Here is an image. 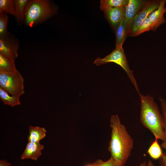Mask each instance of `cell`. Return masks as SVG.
Instances as JSON below:
<instances>
[{"label": "cell", "instance_id": "obj_23", "mask_svg": "<svg viewBox=\"0 0 166 166\" xmlns=\"http://www.w3.org/2000/svg\"><path fill=\"white\" fill-rule=\"evenodd\" d=\"M136 166H155V165L152 161L149 160L147 162L146 160H144Z\"/></svg>", "mask_w": 166, "mask_h": 166}, {"label": "cell", "instance_id": "obj_9", "mask_svg": "<svg viewBox=\"0 0 166 166\" xmlns=\"http://www.w3.org/2000/svg\"><path fill=\"white\" fill-rule=\"evenodd\" d=\"M148 1L142 0H128L125 6L124 14V20L127 30L135 15Z\"/></svg>", "mask_w": 166, "mask_h": 166}, {"label": "cell", "instance_id": "obj_19", "mask_svg": "<svg viewBox=\"0 0 166 166\" xmlns=\"http://www.w3.org/2000/svg\"><path fill=\"white\" fill-rule=\"evenodd\" d=\"M128 0H101L100 8L102 11L108 8L124 6Z\"/></svg>", "mask_w": 166, "mask_h": 166}, {"label": "cell", "instance_id": "obj_4", "mask_svg": "<svg viewBox=\"0 0 166 166\" xmlns=\"http://www.w3.org/2000/svg\"><path fill=\"white\" fill-rule=\"evenodd\" d=\"M109 62H113L118 65L125 71L138 93L140 95V93L137 82L133 76V71L130 69L122 46L116 47L115 49L110 54L102 58L99 57L97 58L93 63L96 65L99 66Z\"/></svg>", "mask_w": 166, "mask_h": 166}, {"label": "cell", "instance_id": "obj_17", "mask_svg": "<svg viewBox=\"0 0 166 166\" xmlns=\"http://www.w3.org/2000/svg\"><path fill=\"white\" fill-rule=\"evenodd\" d=\"M158 139L155 137L148 149L147 152L150 157L155 160L159 159L163 154L161 147L158 143Z\"/></svg>", "mask_w": 166, "mask_h": 166}, {"label": "cell", "instance_id": "obj_7", "mask_svg": "<svg viewBox=\"0 0 166 166\" xmlns=\"http://www.w3.org/2000/svg\"><path fill=\"white\" fill-rule=\"evenodd\" d=\"M160 1H148L135 15L127 31V35L133 37L143 21L159 7Z\"/></svg>", "mask_w": 166, "mask_h": 166}, {"label": "cell", "instance_id": "obj_8", "mask_svg": "<svg viewBox=\"0 0 166 166\" xmlns=\"http://www.w3.org/2000/svg\"><path fill=\"white\" fill-rule=\"evenodd\" d=\"M18 39L9 34L0 38V54L14 61L18 57Z\"/></svg>", "mask_w": 166, "mask_h": 166}, {"label": "cell", "instance_id": "obj_20", "mask_svg": "<svg viewBox=\"0 0 166 166\" xmlns=\"http://www.w3.org/2000/svg\"><path fill=\"white\" fill-rule=\"evenodd\" d=\"M8 14L15 16V14L14 0H0V13Z\"/></svg>", "mask_w": 166, "mask_h": 166}, {"label": "cell", "instance_id": "obj_3", "mask_svg": "<svg viewBox=\"0 0 166 166\" xmlns=\"http://www.w3.org/2000/svg\"><path fill=\"white\" fill-rule=\"evenodd\" d=\"M56 7L48 0H31L25 11L24 22L30 27L43 22L55 14Z\"/></svg>", "mask_w": 166, "mask_h": 166}, {"label": "cell", "instance_id": "obj_14", "mask_svg": "<svg viewBox=\"0 0 166 166\" xmlns=\"http://www.w3.org/2000/svg\"><path fill=\"white\" fill-rule=\"evenodd\" d=\"M159 100L160 103L161 112L164 121V129L166 135V101L163 97H160ZM161 148L166 150L159 159V166H166V140L163 141L161 144Z\"/></svg>", "mask_w": 166, "mask_h": 166}, {"label": "cell", "instance_id": "obj_6", "mask_svg": "<svg viewBox=\"0 0 166 166\" xmlns=\"http://www.w3.org/2000/svg\"><path fill=\"white\" fill-rule=\"evenodd\" d=\"M166 0L160 1L159 8L151 13L142 22L133 36L151 30H156L160 25L164 23L166 20L164 16L166 12L165 4Z\"/></svg>", "mask_w": 166, "mask_h": 166}, {"label": "cell", "instance_id": "obj_24", "mask_svg": "<svg viewBox=\"0 0 166 166\" xmlns=\"http://www.w3.org/2000/svg\"><path fill=\"white\" fill-rule=\"evenodd\" d=\"M0 166H11V165L6 160H2L0 161Z\"/></svg>", "mask_w": 166, "mask_h": 166}, {"label": "cell", "instance_id": "obj_21", "mask_svg": "<svg viewBox=\"0 0 166 166\" xmlns=\"http://www.w3.org/2000/svg\"><path fill=\"white\" fill-rule=\"evenodd\" d=\"M8 19L9 16L7 14L0 13V38H4L9 34L7 29Z\"/></svg>", "mask_w": 166, "mask_h": 166}, {"label": "cell", "instance_id": "obj_5", "mask_svg": "<svg viewBox=\"0 0 166 166\" xmlns=\"http://www.w3.org/2000/svg\"><path fill=\"white\" fill-rule=\"evenodd\" d=\"M0 88L10 95L20 97L25 93L24 78L18 70L0 71Z\"/></svg>", "mask_w": 166, "mask_h": 166}, {"label": "cell", "instance_id": "obj_1", "mask_svg": "<svg viewBox=\"0 0 166 166\" xmlns=\"http://www.w3.org/2000/svg\"><path fill=\"white\" fill-rule=\"evenodd\" d=\"M111 138L108 150L119 166H124L131 155L134 146L133 138L117 115L111 116Z\"/></svg>", "mask_w": 166, "mask_h": 166}, {"label": "cell", "instance_id": "obj_16", "mask_svg": "<svg viewBox=\"0 0 166 166\" xmlns=\"http://www.w3.org/2000/svg\"><path fill=\"white\" fill-rule=\"evenodd\" d=\"M0 98L4 104L12 107L19 105L21 104L20 97L10 95L0 88Z\"/></svg>", "mask_w": 166, "mask_h": 166}, {"label": "cell", "instance_id": "obj_2", "mask_svg": "<svg viewBox=\"0 0 166 166\" xmlns=\"http://www.w3.org/2000/svg\"><path fill=\"white\" fill-rule=\"evenodd\" d=\"M140 101V121L155 137L162 141L166 140L164 119L161 112L154 100L149 95H139Z\"/></svg>", "mask_w": 166, "mask_h": 166}, {"label": "cell", "instance_id": "obj_22", "mask_svg": "<svg viewBox=\"0 0 166 166\" xmlns=\"http://www.w3.org/2000/svg\"><path fill=\"white\" fill-rule=\"evenodd\" d=\"M85 166H119L114 159L112 157L107 160L104 161L101 159L88 164Z\"/></svg>", "mask_w": 166, "mask_h": 166}, {"label": "cell", "instance_id": "obj_10", "mask_svg": "<svg viewBox=\"0 0 166 166\" xmlns=\"http://www.w3.org/2000/svg\"><path fill=\"white\" fill-rule=\"evenodd\" d=\"M103 11L106 17L115 30L124 18L125 6L108 8Z\"/></svg>", "mask_w": 166, "mask_h": 166}, {"label": "cell", "instance_id": "obj_18", "mask_svg": "<svg viewBox=\"0 0 166 166\" xmlns=\"http://www.w3.org/2000/svg\"><path fill=\"white\" fill-rule=\"evenodd\" d=\"M17 70L14 61L0 54V71L8 72Z\"/></svg>", "mask_w": 166, "mask_h": 166}, {"label": "cell", "instance_id": "obj_13", "mask_svg": "<svg viewBox=\"0 0 166 166\" xmlns=\"http://www.w3.org/2000/svg\"><path fill=\"white\" fill-rule=\"evenodd\" d=\"M127 30L124 18L114 30L116 34V47L122 46L128 36Z\"/></svg>", "mask_w": 166, "mask_h": 166}, {"label": "cell", "instance_id": "obj_15", "mask_svg": "<svg viewBox=\"0 0 166 166\" xmlns=\"http://www.w3.org/2000/svg\"><path fill=\"white\" fill-rule=\"evenodd\" d=\"M30 1V0H14L15 12V16L19 23L24 22L26 9Z\"/></svg>", "mask_w": 166, "mask_h": 166}, {"label": "cell", "instance_id": "obj_11", "mask_svg": "<svg viewBox=\"0 0 166 166\" xmlns=\"http://www.w3.org/2000/svg\"><path fill=\"white\" fill-rule=\"evenodd\" d=\"M44 146L40 143L28 142L21 156L22 160L31 159L36 160L42 154Z\"/></svg>", "mask_w": 166, "mask_h": 166}, {"label": "cell", "instance_id": "obj_12", "mask_svg": "<svg viewBox=\"0 0 166 166\" xmlns=\"http://www.w3.org/2000/svg\"><path fill=\"white\" fill-rule=\"evenodd\" d=\"M28 142L39 143L46 136V130L45 128L39 126H29Z\"/></svg>", "mask_w": 166, "mask_h": 166}]
</instances>
